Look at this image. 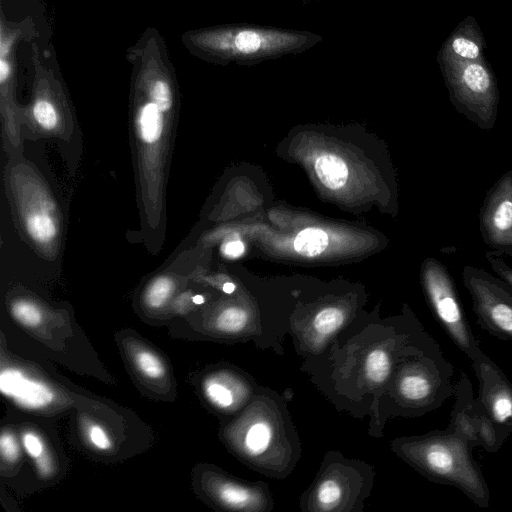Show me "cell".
Segmentation results:
<instances>
[{
  "mask_svg": "<svg viewBox=\"0 0 512 512\" xmlns=\"http://www.w3.org/2000/svg\"><path fill=\"white\" fill-rule=\"evenodd\" d=\"M89 438L92 444L100 450H107L111 447L110 439L99 426L95 425L90 428Z\"/></svg>",
  "mask_w": 512,
  "mask_h": 512,
  "instance_id": "4dcf8cb0",
  "label": "cell"
},
{
  "mask_svg": "<svg viewBox=\"0 0 512 512\" xmlns=\"http://www.w3.org/2000/svg\"><path fill=\"white\" fill-rule=\"evenodd\" d=\"M23 445L27 453L33 458H39L43 453V444L34 433L26 432L23 434Z\"/></svg>",
  "mask_w": 512,
  "mask_h": 512,
  "instance_id": "f546056e",
  "label": "cell"
},
{
  "mask_svg": "<svg viewBox=\"0 0 512 512\" xmlns=\"http://www.w3.org/2000/svg\"><path fill=\"white\" fill-rule=\"evenodd\" d=\"M135 362L138 369L149 378L157 379L165 374V369L160 359L149 351H138L135 354Z\"/></svg>",
  "mask_w": 512,
  "mask_h": 512,
  "instance_id": "4316f807",
  "label": "cell"
},
{
  "mask_svg": "<svg viewBox=\"0 0 512 512\" xmlns=\"http://www.w3.org/2000/svg\"><path fill=\"white\" fill-rule=\"evenodd\" d=\"M479 229L486 246L512 258V171L489 189L479 212Z\"/></svg>",
  "mask_w": 512,
  "mask_h": 512,
  "instance_id": "7c38bea8",
  "label": "cell"
},
{
  "mask_svg": "<svg viewBox=\"0 0 512 512\" xmlns=\"http://www.w3.org/2000/svg\"><path fill=\"white\" fill-rule=\"evenodd\" d=\"M272 431L268 423L257 421L252 423L244 435V446L248 453L259 455L269 446Z\"/></svg>",
  "mask_w": 512,
  "mask_h": 512,
  "instance_id": "44dd1931",
  "label": "cell"
},
{
  "mask_svg": "<svg viewBox=\"0 0 512 512\" xmlns=\"http://www.w3.org/2000/svg\"><path fill=\"white\" fill-rule=\"evenodd\" d=\"M421 278L434 317L452 342L471 360L481 348L447 267L434 258L427 259Z\"/></svg>",
  "mask_w": 512,
  "mask_h": 512,
  "instance_id": "ba28073f",
  "label": "cell"
},
{
  "mask_svg": "<svg viewBox=\"0 0 512 512\" xmlns=\"http://www.w3.org/2000/svg\"><path fill=\"white\" fill-rule=\"evenodd\" d=\"M11 314L19 323L26 327H35L42 320V313L38 306L25 299H18L12 303Z\"/></svg>",
  "mask_w": 512,
  "mask_h": 512,
  "instance_id": "cb8c5ba5",
  "label": "cell"
},
{
  "mask_svg": "<svg viewBox=\"0 0 512 512\" xmlns=\"http://www.w3.org/2000/svg\"><path fill=\"white\" fill-rule=\"evenodd\" d=\"M492 271L512 289V266L499 253L487 251L485 254Z\"/></svg>",
  "mask_w": 512,
  "mask_h": 512,
  "instance_id": "83f0119b",
  "label": "cell"
},
{
  "mask_svg": "<svg viewBox=\"0 0 512 512\" xmlns=\"http://www.w3.org/2000/svg\"><path fill=\"white\" fill-rule=\"evenodd\" d=\"M0 36V108L4 134V146L10 156L22 153L20 137L21 106L14 98L15 49L23 33V27L12 26L1 18Z\"/></svg>",
  "mask_w": 512,
  "mask_h": 512,
  "instance_id": "8fae6325",
  "label": "cell"
},
{
  "mask_svg": "<svg viewBox=\"0 0 512 512\" xmlns=\"http://www.w3.org/2000/svg\"><path fill=\"white\" fill-rule=\"evenodd\" d=\"M222 289H223V291H224L225 293H227V294H231V293H233V292H234V290H235V285H234L233 283H231V282H226V283H224V285H223V288H222Z\"/></svg>",
  "mask_w": 512,
  "mask_h": 512,
  "instance_id": "836d02e7",
  "label": "cell"
},
{
  "mask_svg": "<svg viewBox=\"0 0 512 512\" xmlns=\"http://www.w3.org/2000/svg\"><path fill=\"white\" fill-rule=\"evenodd\" d=\"M437 62L455 110L480 129L492 130L500 96L497 78L487 60L463 61L438 51Z\"/></svg>",
  "mask_w": 512,
  "mask_h": 512,
  "instance_id": "277c9868",
  "label": "cell"
},
{
  "mask_svg": "<svg viewBox=\"0 0 512 512\" xmlns=\"http://www.w3.org/2000/svg\"><path fill=\"white\" fill-rule=\"evenodd\" d=\"M6 182L24 236L43 255L54 257L61 244L62 219L47 185L24 163L9 169Z\"/></svg>",
  "mask_w": 512,
  "mask_h": 512,
  "instance_id": "3957f363",
  "label": "cell"
},
{
  "mask_svg": "<svg viewBox=\"0 0 512 512\" xmlns=\"http://www.w3.org/2000/svg\"><path fill=\"white\" fill-rule=\"evenodd\" d=\"M0 390L3 395L27 409L44 408L54 399V393L49 386L13 368L1 371Z\"/></svg>",
  "mask_w": 512,
  "mask_h": 512,
  "instance_id": "4fadbf2b",
  "label": "cell"
},
{
  "mask_svg": "<svg viewBox=\"0 0 512 512\" xmlns=\"http://www.w3.org/2000/svg\"><path fill=\"white\" fill-rule=\"evenodd\" d=\"M366 378L375 384L385 382L391 372V359L389 354L384 350H374L370 352L365 361Z\"/></svg>",
  "mask_w": 512,
  "mask_h": 512,
  "instance_id": "ffe728a7",
  "label": "cell"
},
{
  "mask_svg": "<svg viewBox=\"0 0 512 512\" xmlns=\"http://www.w3.org/2000/svg\"><path fill=\"white\" fill-rule=\"evenodd\" d=\"M219 499L234 508H249L259 502V495L250 487L224 483L217 489Z\"/></svg>",
  "mask_w": 512,
  "mask_h": 512,
  "instance_id": "e0dca14e",
  "label": "cell"
},
{
  "mask_svg": "<svg viewBox=\"0 0 512 512\" xmlns=\"http://www.w3.org/2000/svg\"><path fill=\"white\" fill-rule=\"evenodd\" d=\"M328 245L327 234L319 228H306L298 233L294 240V249L306 257L321 254Z\"/></svg>",
  "mask_w": 512,
  "mask_h": 512,
  "instance_id": "d6986e66",
  "label": "cell"
},
{
  "mask_svg": "<svg viewBox=\"0 0 512 512\" xmlns=\"http://www.w3.org/2000/svg\"><path fill=\"white\" fill-rule=\"evenodd\" d=\"M486 48L482 30L476 19L469 15L453 29L439 52L463 61L485 60Z\"/></svg>",
  "mask_w": 512,
  "mask_h": 512,
  "instance_id": "5bb4252c",
  "label": "cell"
},
{
  "mask_svg": "<svg viewBox=\"0 0 512 512\" xmlns=\"http://www.w3.org/2000/svg\"><path fill=\"white\" fill-rule=\"evenodd\" d=\"M222 252L229 258H236L244 252V245L240 241H229L222 246Z\"/></svg>",
  "mask_w": 512,
  "mask_h": 512,
  "instance_id": "1f68e13d",
  "label": "cell"
},
{
  "mask_svg": "<svg viewBox=\"0 0 512 512\" xmlns=\"http://www.w3.org/2000/svg\"><path fill=\"white\" fill-rule=\"evenodd\" d=\"M33 48L34 79L30 103L21 107V123L40 136L68 138L72 131L71 107L61 79Z\"/></svg>",
  "mask_w": 512,
  "mask_h": 512,
  "instance_id": "52a82bcc",
  "label": "cell"
},
{
  "mask_svg": "<svg viewBox=\"0 0 512 512\" xmlns=\"http://www.w3.org/2000/svg\"><path fill=\"white\" fill-rule=\"evenodd\" d=\"M248 315L240 307L224 309L216 318V326L224 332H237L246 326Z\"/></svg>",
  "mask_w": 512,
  "mask_h": 512,
  "instance_id": "d4e9b609",
  "label": "cell"
},
{
  "mask_svg": "<svg viewBox=\"0 0 512 512\" xmlns=\"http://www.w3.org/2000/svg\"><path fill=\"white\" fill-rule=\"evenodd\" d=\"M454 367L441 349L415 354L399 373L396 391L404 409L411 415H422L439 408L454 396Z\"/></svg>",
  "mask_w": 512,
  "mask_h": 512,
  "instance_id": "5b68a950",
  "label": "cell"
},
{
  "mask_svg": "<svg viewBox=\"0 0 512 512\" xmlns=\"http://www.w3.org/2000/svg\"><path fill=\"white\" fill-rule=\"evenodd\" d=\"M406 461L430 481L459 489L474 504L487 508L490 491L469 442L449 429L409 437L399 443Z\"/></svg>",
  "mask_w": 512,
  "mask_h": 512,
  "instance_id": "6da1fadb",
  "label": "cell"
},
{
  "mask_svg": "<svg viewBox=\"0 0 512 512\" xmlns=\"http://www.w3.org/2000/svg\"><path fill=\"white\" fill-rule=\"evenodd\" d=\"M182 43L194 56L220 63L248 56H263L285 49L294 41L278 32L235 28H205L186 31Z\"/></svg>",
  "mask_w": 512,
  "mask_h": 512,
  "instance_id": "8992f818",
  "label": "cell"
},
{
  "mask_svg": "<svg viewBox=\"0 0 512 512\" xmlns=\"http://www.w3.org/2000/svg\"><path fill=\"white\" fill-rule=\"evenodd\" d=\"M471 362L479 382L478 396L473 403L493 421L503 444L512 434V383L482 350Z\"/></svg>",
  "mask_w": 512,
  "mask_h": 512,
  "instance_id": "30bf717a",
  "label": "cell"
},
{
  "mask_svg": "<svg viewBox=\"0 0 512 512\" xmlns=\"http://www.w3.org/2000/svg\"><path fill=\"white\" fill-rule=\"evenodd\" d=\"M175 287L174 280L168 276L155 278L144 293L147 306L157 309L162 307L170 298Z\"/></svg>",
  "mask_w": 512,
  "mask_h": 512,
  "instance_id": "603a6c76",
  "label": "cell"
},
{
  "mask_svg": "<svg viewBox=\"0 0 512 512\" xmlns=\"http://www.w3.org/2000/svg\"><path fill=\"white\" fill-rule=\"evenodd\" d=\"M472 409L475 416L476 430L480 446L489 453L497 452L503 444L500 442L499 435L493 421L479 406L474 403Z\"/></svg>",
  "mask_w": 512,
  "mask_h": 512,
  "instance_id": "ac0fdd59",
  "label": "cell"
},
{
  "mask_svg": "<svg viewBox=\"0 0 512 512\" xmlns=\"http://www.w3.org/2000/svg\"><path fill=\"white\" fill-rule=\"evenodd\" d=\"M192 301L195 303V304H202L204 302V297L202 295H195L193 298H192Z\"/></svg>",
  "mask_w": 512,
  "mask_h": 512,
  "instance_id": "e575fe53",
  "label": "cell"
},
{
  "mask_svg": "<svg viewBox=\"0 0 512 512\" xmlns=\"http://www.w3.org/2000/svg\"><path fill=\"white\" fill-rule=\"evenodd\" d=\"M205 393L215 405L222 408L232 406L236 398L233 388L217 380H210L206 383Z\"/></svg>",
  "mask_w": 512,
  "mask_h": 512,
  "instance_id": "484cf974",
  "label": "cell"
},
{
  "mask_svg": "<svg viewBox=\"0 0 512 512\" xmlns=\"http://www.w3.org/2000/svg\"><path fill=\"white\" fill-rule=\"evenodd\" d=\"M132 121L143 208L156 227L163 206L164 173L176 112L161 108L144 91L131 87Z\"/></svg>",
  "mask_w": 512,
  "mask_h": 512,
  "instance_id": "7a4b0ae2",
  "label": "cell"
},
{
  "mask_svg": "<svg viewBox=\"0 0 512 512\" xmlns=\"http://www.w3.org/2000/svg\"><path fill=\"white\" fill-rule=\"evenodd\" d=\"M0 450L2 457L9 462H14L19 456L18 444L10 433H2L0 438Z\"/></svg>",
  "mask_w": 512,
  "mask_h": 512,
  "instance_id": "f1b7e54d",
  "label": "cell"
},
{
  "mask_svg": "<svg viewBox=\"0 0 512 512\" xmlns=\"http://www.w3.org/2000/svg\"><path fill=\"white\" fill-rule=\"evenodd\" d=\"M314 168L321 183L329 189H340L347 181V165L341 157L335 154L327 153L319 156Z\"/></svg>",
  "mask_w": 512,
  "mask_h": 512,
  "instance_id": "2e32d148",
  "label": "cell"
},
{
  "mask_svg": "<svg viewBox=\"0 0 512 512\" xmlns=\"http://www.w3.org/2000/svg\"><path fill=\"white\" fill-rule=\"evenodd\" d=\"M461 277L472 299L477 323L492 336L512 342V289L479 267L464 266Z\"/></svg>",
  "mask_w": 512,
  "mask_h": 512,
  "instance_id": "9c48e42d",
  "label": "cell"
},
{
  "mask_svg": "<svg viewBox=\"0 0 512 512\" xmlns=\"http://www.w3.org/2000/svg\"><path fill=\"white\" fill-rule=\"evenodd\" d=\"M37 467L43 476H47L51 472V463L46 455H41L37 458Z\"/></svg>",
  "mask_w": 512,
  "mask_h": 512,
  "instance_id": "d6a6232c",
  "label": "cell"
},
{
  "mask_svg": "<svg viewBox=\"0 0 512 512\" xmlns=\"http://www.w3.org/2000/svg\"><path fill=\"white\" fill-rule=\"evenodd\" d=\"M455 403L451 412L448 428L464 437L472 448L480 446L473 413V389L466 373H461L455 383Z\"/></svg>",
  "mask_w": 512,
  "mask_h": 512,
  "instance_id": "9a60e30c",
  "label": "cell"
},
{
  "mask_svg": "<svg viewBox=\"0 0 512 512\" xmlns=\"http://www.w3.org/2000/svg\"><path fill=\"white\" fill-rule=\"evenodd\" d=\"M344 322V314L337 307H327L319 311L313 319L312 328L317 336L327 337L336 332Z\"/></svg>",
  "mask_w": 512,
  "mask_h": 512,
  "instance_id": "7402d4cb",
  "label": "cell"
}]
</instances>
